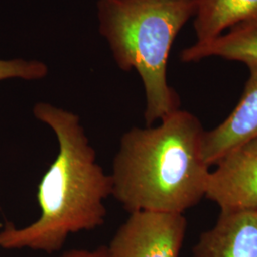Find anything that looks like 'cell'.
Returning <instances> with one entry per match:
<instances>
[{
	"mask_svg": "<svg viewBox=\"0 0 257 257\" xmlns=\"http://www.w3.org/2000/svg\"><path fill=\"white\" fill-rule=\"evenodd\" d=\"M33 112L55 133L58 154L38 185L40 216L23 228L7 222L0 230V248L53 254L71 234L104 225L112 180L97 162L76 113L47 102L37 103Z\"/></svg>",
	"mask_w": 257,
	"mask_h": 257,
	"instance_id": "1",
	"label": "cell"
},
{
	"mask_svg": "<svg viewBox=\"0 0 257 257\" xmlns=\"http://www.w3.org/2000/svg\"><path fill=\"white\" fill-rule=\"evenodd\" d=\"M202 125L177 110L156 127L121 137L112 162V195L128 213L183 214L205 196L210 176L201 156Z\"/></svg>",
	"mask_w": 257,
	"mask_h": 257,
	"instance_id": "2",
	"label": "cell"
},
{
	"mask_svg": "<svg viewBox=\"0 0 257 257\" xmlns=\"http://www.w3.org/2000/svg\"><path fill=\"white\" fill-rule=\"evenodd\" d=\"M194 0H98L99 32L122 71L138 72L145 90L147 126L180 109L167 79L175 37L193 18Z\"/></svg>",
	"mask_w": 257,
	"mask_h": 257,
	"instance_id": "3",
	"label": "cell"
},
{
	"mask_svg": "<svg viewBox=\"0 0 257 257\" xmlns=\"http://www.w3.org/2000/svg\"><path fill=\"white\" fill-rule=\"evenodd\" d=\"M186 230L183 214L133 212L107 246L110 257H179Z\"/></svg>",
	"mask_w": 257,
	"mask_h": 257,
	"instance_id": "4",
	"label": "cell"
},
{
	"mask_svg": "<svg viewBox=\"0 0 257 257\" xmlns=\"http://www.w3.org/2000/svg\"><path fill=\"white\" fill-rule=\"evenodd\" d=\"M215 165L205 196L222 211L257 210V138L230 151Z\"/></svg>",
	"mask_w": 257,
	"mask_h": 257,
	"instance_id": "5",
	"label": "cell"
},
{
	"mask_svg": "<svg viewBox=\"0 0 257 257\" xmlns=\"http://www.w3.org/2000/svg\"><path fill=\"white\" fill-rule=\"evenodd\" d=\"M249 75L238 104L219 126L204 132L203 161L215 165L230 151L257 138V65L248 67Z\"/></svg>",
	"mask_w": 257,
	"mask_h": 257,
	"instance_id": "6",
	"label": "cell"
},
{
	"mask_svg": "<svg viewBox=\"0 0 257 257\" xmlns=\"http://www.w3.org/2000/svg\"><path fill=\"white\" fill-rule=\"evenodd\" d=\"M193 257H257V210L221 211L200 235Z\"/></svg>",
	"mask_w": 257,
	"mask_h": 257,
	"instance_id": "7",
	"label": "cell"
},
{
	"mask_svg": "<svg viewBox=\"0 0 257 257\" xmlns=\"http://www.w3.org/2000/svg\"><path fill=\"white\" fill-rule=\"evenodd\" d=\"M221 57L230 61H238L247 67L257 65V22H245L230 28L208 41L195 42L185 48L180 54L182 62H198L208 57Z\"/></svg>",
	"mask_w": 257,
	"mask_h": 257,
	"instance_id": "8",
	"label": "cell"
},
{
	"mask_svg": "<svg viewBox=\"0 0 257 257\" xmlns=\"http://www.w3.org/2000/svg\"><path fill=\"white\" fill-rule=\"evenodd\" d=\"M193 28L197 42L219 37L224 30L257 22V0H194Z\"/></svg>",
	"mask_w": 257,
	"mask_h": 257,
	"instance_id": "9",
	"label": "cell"
},
{
	"mask_svg": "<svg viewBox=\"0 0 257 257\" xmlns=\"http://www.w3.org/2000/svg\"><path fill=\"white\" fill-rule=\"evenodd\" d=\"M48 73V66L39 60L0 59V81L14 78L31 81L40 80L46 77Z\"/></svg>",
	"mask_w": 257,
	"mask_h": 257,
	"instance_id": "10",
	"label": "cell"
},
{
	"mask_svg": "<svg viewBox=\"0 0 257 257\" xmlns=\"http://www.w3.org/2000/svg\"><path fill=\"white\" fill-rule=\"evenodd\" d=\"M59 257H110L107 245H100L93 249L74 248L64 251Z\"/></svg>",
	"mask_w": 257,
	"mask_h": 257,
	"instance_id": "11",
	"label": "cell"
}]
</instances>
